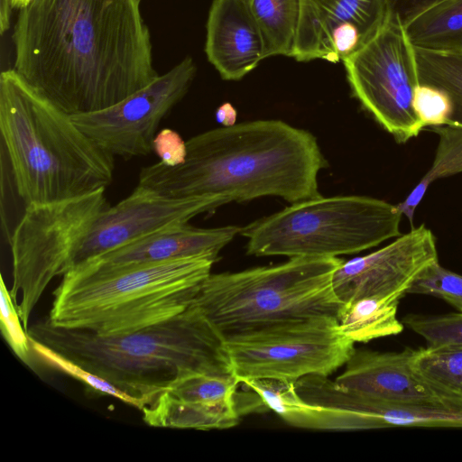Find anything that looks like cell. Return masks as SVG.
<instances>
[{
    "label": "cell",
    "instance_id": "obj_28",
    "mask_svg": "<svg viewBox=\"0 0 462 462\" xmlns=\"http://www.w3.org/2000/svg\"><path fill=\"white\" fill-rule=\"evenodd\" d=\"M404 327L423 337L428 346H462V312L441 315L408 314Z\"/></svg>",
    "mask_w": 462,
    "mask_h": 462
},
{
    "label": "cell",
    "instance_id": "obj_36",
    "mask_svg": "<svg viewBox=\"0 0 462 462\" xmlns=\"http://www.w3.org/2000/svg\"><path fill=\"white\" fill-rule=\"evenodd\" d=\"M31 0H11V5L13 9H23L25 7Z\"/></svg>",
    "mask_w": 462,
    "mask_h": 462
},
{
    "label": "cell",
    "instance_id": "obj_1",
    "mask_svg": "<svg viewBox=\"0 0 462 462\" xmlns=\"http://www.w3.org/2000/svg\"><path fill=\"white\" fill-rule=\"evenodd\" d=\"M12 40L13 69L70 116L110 107L159 77L139 0H31Z\"/></svg>",
    "mask_w": 462,
    "mask_h": 462
},
{
    "label": "cell",
    "instance_id": "obj_16",
    "mask_svg": "<svg viewBox=\"0 0 462 462\" xmlns=\"http://www.w3.org/2000/svg\"><path fill=\"white\" fill-rule=\"evenodd\" d=\"M413 353L411 347L400 352L355 349L335 382L346 390L392 403L462 405L432 386L415 370Z\"/></svg>",
    "mask_w": 462,
    "mask_h": 462
},
{
    "label": "cell",
    "instance_id": "obj_31",
    "mask_svg": "<svg viewBox=\"0 0 462 462\" xmlns=\"http://www.w3.org/2000/svg\"><path fill=\"white\" fill-rule=\"evenodd\" d=\"M414 111L424 127L447 125L452 113V102L443 89L419 83L413 94Z\"/></svg>",
    "mask_w": 462,
    "mask_h": 462
},
{
    "label": "cell",
    "instance_id": "obj_3",
    "mask_svg": "<svg viewBox=\"0 0 462 462\" xmlns=\"http://www.w3.org/2000/svg\"><path fill=\"white\" fill-rule=\"evenodd\" d=\"M27 333L135 398L143 409L189 374L235 377L224 336L193 305L128 333L99 336L60 328L45 319Z\"/></svg>",
    "mask_w": 462,
    "mask_h": 462
},
{
    "label": "cell",
    "instance_id": "obj_4",
    "mask_svg": "<svg viewBox=\"0 0 462 462\" xmlns=\"http://www.w3.org/2000/svg\"><path fill=\"white\" fill-rule=\"evenodd\" d=\"M0 130L25 207L84 196L113 180L115 157L14 69L0 76Z\"/></svg>",
    "mask_w": 462,
    "mask_h": 462
},
{
    "label": "cell",
    "instance_id": "obj_14",
    "mask_svg": "<svg viewBox=\"0 0 462 462\" xmlns=\"http://www.w3.org/2000/svg\"><path fill=\"white\" fill-rule=\"evenodd\" d=\"M387 16L386 0H300L292 58L344 60L376 32Z\"/></svg>",
    "mask_w": 462,
    "mask_h": 462
},
{
    "label": "cell",
    "instance_id": "obj_21",
    "mask_svg": "<svg viewBox=\"0 0 462 462\" xmlns=\"http://www.w3.org/2000/svg\"><path fill=\"white\" fill-rule=\"evenodd\" d=\"M402 297H367L343 303L337 316L339 330L354 343L400 334L404 325L397 318Z\"/></svg>",
    "mask_w": 462,
    "mask_h": 462
},
{
    "label": "cell",
    "instance_id": "obj_30",
    "mask_svg": "<svg viewBox=\"0 0 462 462\" xmlns=\"http://www.w3.org/2000/svg\"><path fill=\"white\" fill-rule=\"evenodd\" d=\"M1 330L14 353L25 364L32 365L35 356L27 331L24 329L10 290L1 278L0 292Z\"/></svg>",
    "mask_w": 462,
    "mask_h": 462
},
{
    "label": "cell",
    "instance_id": "obj_11",
    "mask_svg": "<svg viewBox=\"0 0 462 462\" xmlns=\"http://www.w3.org/2000/svg\"><path fill=\"white\" fill-rule=\"evenodd\" d=\"M197 72L190 56L117 104L71 116L101 148L125 160L147 156L162 120L188 93Z\"/></svg>",
    "mask_w": 462,
    "mask_h": 462
},
{
    "label": "cell",
    "instance_id": "obj_7",
    "mask_svg": "<svg viewBox=\"0 0 462 462\" xmlns=\"http://www.w3.org/2000/svg\"><path fill=\"white\" fill-rule=\"evenodd\" d=\"M398 205L365 196H322L293 203L241 228L254 256L337 257L401 236Z\"/></svg>",
    "mask_w": 462,
    "mask_h": 462
},
{
    "label": "cell",
    "instance_id": "obj_34",
    "mask_svg": "<svg viewBox=\"0 0 462 462\" xmlns=\"http://www.w3.org/2000/svg\"><path fill=\"white\" fill-rule=\"evenodd\" d=\"M236 110L228 102L222 104L216 111L217 122L223 126H231L236 125Z\"/></svg>",
    "mask_w": 462,
    "mask_h": 462
},
{
    "label": "cell",
    "instance_id": "obj_15",
    "mask_svg": "<svg viewBox=\"0 0 462 462\" xmlns=\"http://www.w3.org/2000/svg\"><path fill=\"white\" fill-rule=\"evenodd\" d=\"M234 376L192 373L173 382L143 410L152 427L223 430L236 426L243 412Z\"/></svg>",
    "mask_w": 462,
    "mask_h": 462
},
{
    "label": "cell",
    "instance_id": "obj_33",
    "mask_svg": "<svg viewBox=\"0 0 462 462\" xmlns=\"http://www.w3.org/2000/svg\"><path fill=\"white\" fill-rule=\"evenodd\" d=\"M388 14L404 26L413 18L445 0H386Z\"/></svg>",
    "mask_w": 462,
    "mask_h": 462
},
{
    "label": "cell",
    "instance_id": "obj_32",
    "mask_svg": "<svg viewBox=\"0 0 462 462\" xmlns=\"http://www.w3.org/2000/svg\"><path fill=\"white\" fill-rule=\"evenodd\" d=\"M152 151L162 163L175 167L185 162L187 144L178 132L164 128L156 134L152 142Z\"/></svg>",
    "mask_w": 462,
    "mask_h": 462
},
{
    "label": "cell",
    "instance_id": "obj_20",
    "mask_svg": "<svg viewBox=\"0 0 462 462\" xmlns=\"http://www.w3.org/2000/svg\"><path fill=\"white\" fill-rule=\"evenodd\" d=\"M353 410L368 430L392 427L462 428V405L397 404L357 393Z\"/></svg>",
    "mask_w": 462,
    "mask_h": 462
},
{
    "label": "cell",
    "instance_id": "obj_23",
    "mask_svg": "<svg viewBox=\"0 0 462 462\" xmlns=\"http://www.w3.org/2000/svg\"><path fill=\"white\" fill-rule=\"evenodd\" d=\"M263 39L266 57H292L300 0H245Z\"/></svg>",
    "mask_w": 462,
    "mask_h": 462
},
{
    "label": "cell",
    "instance_id": "obj_27",
    "mask_svg": "<svg viewBox=\"0 0 462 462\" xmlns=\"http://www.w3.org/2000/svg\"><path fill=\"white\" fill-rule=\"evenodd\" d=\"M30 342L35 356L48 365L57 368L60 371L76 378L95 392L116 398L125 403L138 408L139 410L143 409V405L138 400L124 393L108 381L83 368L76 362L60 355L37 340L30 337Z\"/></svg>",
    "mask_w": 462,
    "mask_h": 462
},
{
    "label": "cell",
    "instance_id": "obj_6",
    "mask_svg": "<svg viewBox=\"0 0 462 462\" xmlns=\"http://www.w3.org/2000/svg\"><path fill=\"white\" fill-rule=\"evenodd\" d=\"M344 260L293 257L281 264L210 273L191 305L225 337L275 322L332 317L343 306L332 284Z\"/></svg>",
    "mask_w": 462,
    "mask_h": 462
},
{
    "label": "cell",
    "instance_id": "obj_22",
    "mask_svg": "<svg viewBox=\"0 0 462 462\" xmlns=\"http://www.w3.org/2000/svg\"><path fill=\"white\" fill-rule=\"evenodd\" d=\"M412 47L462 53V0H445L403 26Z\"/></svg>",
    "mask_w": 462,
    "mask_h": 462
},
{
    "label": "cell",
    "instance_id": "obj_19",
    "mask_svg": "<svg viewBox=\"0 0 462 462\" xmlns=\"http://www.w3.org/2000/svg\"><path fill=\"white\" fill-rule=\"evenodd\" d=\"M239 383L254 391L266 410L275 412L293 427L319 430H360L356 415L306 402L293 382L263 378L246 379Z\"/></svg>",
    "mask_w": 462,
    "mask_h": 462
},
{
    "label": "cell",
    "instance_id": "obj_10",
    "mask_svg": "<svg viewBox=\"0 0 462 462\" xmlns=\"http://www.w3.org/2000/svg\"><path fill=\"white\" fill-rule=\"evenodd\" d=\"M343 62L353 96L397 143H406L425 128L412 105L420 83L413 47L399 20L388 14Z\"/></svg>",
    "mask_w": 462,
    "mask_h": 462
},
{
    "label": "cell",
    "instance_id": "obj_29",
    "mask_svg": "<svg viewBox=\"0 0 462 462\" xmlns=\"http://www.w3.org/2000/svg\"><path fill=\"white\" fill-rule=\"evenodd\" d=\"M407 294H422L441 299L462 312V275L436 262L414 280Z\"/></svg>",
    "mask_w": 462,
    "mask_h": 462
},
{
    "label": "cell",
    "instance_id": "obj_25",
    "mask_svg": "<svg viewBox=\"0 0 462 462\" xmlns=\"http://www.w3.org/2000/svg\"><path fill=\"white\" fill-rule=\"evenodd\" d=\"M420 83L446 91L452 102L448 124L462 126V53L440 52L413 47Z\"/></svg>",
    "mask_w": 462,
    "mask_h": 462
},
{
    "label": "cell",
    "instance_id": "obj_9",
    "mask_svg": "<svg viewBox=\"0 0 462 462\" xmlns=\"http://www.w3.org/2000/svg\"><path fill=\"white\" fill-rule=\"evenodd\" d=\"M224 337L238 383L263 378L296 383L307 375L328 376L356 349L332 317L275 322Z\"/></svg>",
    "mask_w": 462,
    "mask_h": 462
},
{
    "label": "cell",
    "instance_id": "obj_12",
    "mask_svg": "<svg viewBox=\"0 0 462 462\" xmlns=\"http://www.w3.org/2000/svg\"><path fill=\"white\" fill-rule=\"evenodd\" d=\"M228 202L219 194L171 198L137 185L129 196L96 218L72 254L68 272L152 233L189 223Z\"/></svg>",
    "mask_w": 462,
    "mask_h": 462
},
{
    "label": "cell",
    "instance_id": "obj_8",
    "mask_svg": "<svg viewBox=\"0 0 462 462\" xmlns=\"http://www.w3.org/2000/svg\"><path fill=\"white\" fill-rule=\"evenodd\" d=\"M105 190L24 207L10 238V294L26 331L31 315L50 282L68 272L79 244L100 213L110 206Z\"/></svg>",
    "mask_w": 462,
    "mask_h": 462
},
{
    "label": "cell",
    "instance_id": "obj_2",
    "mask_svg": "<svg viewBox=\"0 0 462 462\" xmlns=\"http://www.w3.org/2000/svg\"><path fill=\"white\" fill-rule=\"evenodd\" d=\"M185 162L143 168L138 186L171 198L219 194L244 202L263 196L293 204L320 197L318 173L328 167L316 137L281 120H254L199 134Z\"/></svg>",
    "mask_w": 462,
    "mask_h": 462
},
{
    "label": "cell",
    "instance_id": "obj_26",
    "mask_svg": "<svg viewBox=\"0 0 462 462\" xmlns=\"http://www.w3.org/2000/svg\"><path fill=\"white\" fill-rule=\"evenodd\" d=\"M412 365L432 386L462 403V346L414 348Z\"/></svg>",
    "mask_w": 462,
    "mask_h": 462
},
{
    "label": "cell",
    "instance_id": "obj_5",
    "mask_svg": "<svg viewBox=\"0 0 462 462\" xmlns=\"http://www.w3.org/2000/svg\"><path fill=\"white\" fill-rule=\"evenodd\" d=\"M214 263L192 256L101 274L65 273L45 320L60 328L99 336L163 322L191 305Z\"/></svg>",
    "mask_w": 462,
    "mask_h": 462
},
{
    "label": "cell",
    "instance_id": "obj_37",
    "mask_svg": "<svg viewBox=\"0 0 462 462\" xmlns=\"http://www.w3.org/2000/svg\"><path fill=\"white\" fill-rule=\"evenodd\" d=\"M139 1L141 2L142 0H139Z\"/></svg>",
    "mask_w": 462,
    "mask_h": 462
},
{
    "label": "cell",
    "instance_id": "obj_24",
    "mask_svg": "<svg viewBox=\"0 0 462 462\" xmlns=\"http://www.w3.org/2000/svg\"><path fill=\"white\" fill-rule=\"evenodd\" d=\"M429 129L439 135L433 163L405 200L398 204L411 227H413L415 209L430 183L438 179L462 172V126L447 124L430 126Z\"/></svg>",
    "mask_w": 462,
    "mask_h": 462
},
{
    "label": "cell",
    "instance_id": "obj_18",
    "mask_svg": "<svg viewBox=\"0 0 462 462\" xmlns=\"http://www.w3.org/2000/svg\"><path fill=\"white\" fill-rule=\"evenodd\" d=\"M205 52L226 80H239L266 59L261 31L245 0H213Z\"/></svg>",
    "mask_w": 462,
    "mask_h": 462
},
{
    "label": "cell",
    "instance_id": "obj_35",
    "mask_svg": "<svg viewBox=\"0 0 462 462\" xmlns=\"http://www.w3.org/2000/svg\"><path fill=\"white\" fill-rule=\"evenodd\" d=\"M11 0H0V33L4 35L10 29L12 14Z\"/></svg>",
    "mask_w": 462,
    "mask_h": 462
},
{
    "label": "cell",
    "instance_id": "obj_17",
    "mask_svg": "<svg viewBox=\"0 0 462 462\" xmlns=\"http://www.w3.org/2000/svg\"><path fill=\"white\" fill-rule=\"evenodd\" d=\"M241 228L236 226L198 228L189 223L171 226L103 254L68 273L75 275L101 274L192 256H206L216 262L221 250L240 234Z\"/></svg>",
    "mask_w": 462,
    "mask_h": 462
},
{
    "label": "cell",
    "instance_id": "obj_13",
    "mask_svg": "<svg viewBox=\"0 0 462 462\" xmlns=\"http://www.w3.org/2000/svg\"><path fill=\"white\" fill-rule=\"evenodd\" d=\"M439 262L436 239L423 224L364 256L343 261L332 284L342 303L367 297L403 298L417 276Z\"/></svg>",
    "mask_w": 462,
    "mask_h": 462
}]
</instances>
